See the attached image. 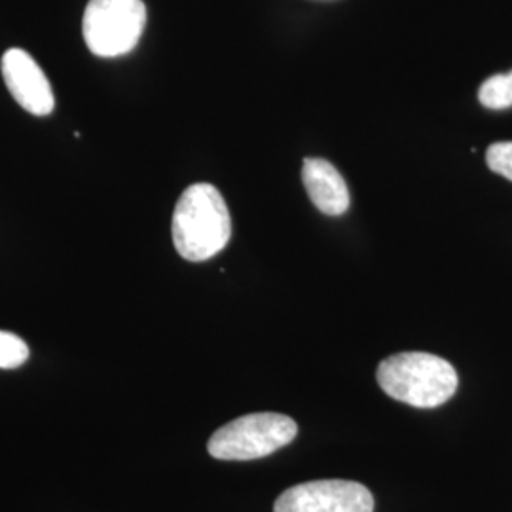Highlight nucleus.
<instances>
[{
    "label": "nucleus",
    "mask_w": 512,
    "mask_h": 512,
    "mask_svg": "<svg viewBox=\"0 0 512 512\" xmlns=\"http://www.w3.org/2000/svg\"><path fill=\"white\" fill-rule=\"evenodd\" d=\"M171 234L177 253L190 262H205L228 245L230 211L213 184L188 186L175 205Z\"/></svg>",
    "instance_id": "obj_1"
},
{
    "label": "nucleus",
    "mask_w": 512,
    "mask_h": 512,
    "mask_svg": "<svg viewBox=\"0 0 512 512\" xmlns=\"http://www.w3.org/2000/svg\"><path fill=\"white\" fill-rule=\"evenodd\" d=\"M376 378L391 399L414 408L448 403L459 385L458 372L446 359L420 351L387 357L378 366Z\"/></svg>",
    "instance_id": "obj_2"
},
{
    "label": "nucleus",
    "mask_w": 512,
    "mask_h": 512,
    "mask_svg": "<svg viewBox=\"0 0 512 512\" xmlns=\"http://www.w3.org/2000/svg\"><path fill=\"white\" fill-rule=\"evenodd\" d=\"M296 421L275 412L241 416L226 423L209 439L207 450L222 461H251L274 454L293 442Z\"/></svg>",
    "instance_id": "obj_3"
},
{
    "label": "nucleus",
    "mask_w": 512,
    "mask_h": 512,
    "mask_svg": "<svg viewBox=\"0 0 512 512\" xmlns=\"http://www.w3.org/2000/svg\"><path fill=\"white\" fill-rule=\"evenodd\" d=\"M147 25L143 0H90L82 31L90 52L97 57H120L139 44Z\"/></svg>",
    "instance_id": "obj_4"
},
{
    "label": "nucleus",
    "mask_w": 512,
    "mask_h": 512,
    "mask_svg": "<svg viewBox=\"0 0 512 512\" xmlns=\"http://www.w3.org/2000/svg\"><path fill=\"white\" fill-rule=\"evenodd\" d=\"M274 512H374V497L353 480H311L279 495Z\"/></svg>",
    "instance_id": "obj_5"
},
{
    "label": "nucleus",
    "mask_w": 512,
    "mask_h": 512,
    "mask_svg": "<svg viewBox=\"0 0 512 512\" xmlns=\"http://www.w3.org/2000/svg\"><path fill=\"white\" fill-rule=\"evenodd\" d=\"M2 78L12 97L27 112L46 116L54 110L55 97L50 80L25 50L12 48L2 55Z\"/></svg>",
    "instance_id": "obj_6"
},
{
    "label": "nucleus",
    "mask_w": 512,
    "mask_h": 512,
    "mask_svg": "<svg viewBox=\"0 0 512 512\" xmlns=\"http://www.w3.org/2000/svg\"><path fill=\"white\" fill-rule=\"evenodd\" d=\"M302 183L313 205L329 215L340 217L349 209V188L334 165L323 158H306L302 165Z\"/></svg>",
    "instance_id": "obj_7"
},
{
    "label": "nucleus",
    "mask_w": 512,
    "mask_h": 512,
    "mask_svg": "<svg viewBox=\"0 0 512 512\" xmlns=\"http://www.w3.org/2000/svg\"><path fill=\"white\" fill-rule=\"evenodd\" d=\"M478 101L482 107L490 110L512 107V71L490 76L478 90Z\"/></svg>",
    "instance_id": "obj_8"
},
{
    "label": "nucleus",
    "mask_w": 512,
    "mask_h": 512,
    "mask_svg": "<svg viewBox=\"0 0 512 512\" xmlns=\"http://www.w3.org/2000/svg\"><path fill=\"white\" fill-rule=\"evenodd\" d=\"M31 351L16 334L0 330V370H12L18 366L25 365Z\"/></svg>",
    "instance_id": "obj_9"
},
{
    "label": "nucleus",
    "mask_w": 512,
    "mask_h": 512,
    "mask_svg": "<svg viewBox=\"0 0 512 512\" xmlns=\"http://www.w3.org/2000/svg\"><path fill=\"white\" fill-rule=\"evenodd\" d=\"M486 164L497 175L512 181V141L490 145L486 152Z\"/></svg>",
    "instance_id": "obj_10"
}]
</instances>
